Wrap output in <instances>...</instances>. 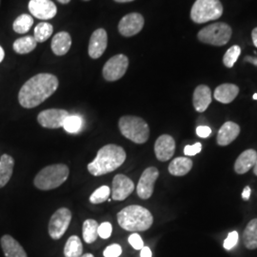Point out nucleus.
Listing matches in <instances>:
<instances>
[{
    "label": "nucleus",
    "mask_w": 257,
    "mask_h": 257,
    "mask_svg": "<svg viewBox=\"0 0 257 257\" xmlns=\"http://www.w3.org/2000/svg\"><path fill=\"white\" fill-rule=\"evenodd\" d=\"M58 85V79L54 74H37L21 87L19 104L25 109L36 108L55 93Z\"/></svg>",
    "instance_id": "obj_1"
},
{
    "label": "nucleus",
    "mask_w": 257,
    "mask_h": 257,
    "mask_svg": "<svg viewBox=\"0 0 257 257\" xmlns=\"http://www.w3.org/2000/svg\"><path fill=\"white\" fill-rule=\"evenodd\" d=\"M126 157L127 155L123 148L108 144L98 151L96 157L87 168L93 176H101L118 169L125 162Z\"/></svg>",
    "instance_id": "obj_2"
},
{
    "label": "nucleus",
    "mask_w": 257,
    "mask_h": 257,
    "mask_svg": "<svg viewBox=\"0 0 257 257\" xmlns=\"http://www.w3.org/2000/svg\"><path fill=\"white\" fill-rule=\"evenodd\" d=\"M120 227L128 231H144L152 227L154 217L144 207L132 205L124 208L117 214Z\"/></svg>",
    "instance_id": "obj_3"
},
{
    "label": "nucleus",
    "mask_w": 257,
    "mask_h": 257,
    "mask_svg": "<svg viewBox=\"0 0 257 257\" xmlns=\"http://www.w3.org/2000/svg\"><path fill=\"white\" fill-rule=\"evenodd\" d=\"M69 174L70 170L65 164L47 166L37 174L34 184L41 191L54 190L65 183Z\"/></svg>",
    "instance_id": "obj_4"
},
{
    "label": "nucleus",
    "mask_w": 257,
    "mask_h": 257,
    "mask_svg": "<svg viewBox=\"0 0 257 257\" xmlns=\"http://www.w3.org/2000/svg\"><path fill=\"white\" fill-rule=\"evenodd\" d=\"M118 127L124 138L137 144L147 142L150 137V128L147 122L138 116H122L118 121Z\"/></svg>",
    "instance_id": "obj_5"
},
{
    "label": "nucleus",
    "mask_w": 257,
    "mask_h": 257,
    "mask_svg": "<svg viewBox=\"0 0 257 257\" xmlns=\"http://www.w3.org/2000/svg\"><path fill=\"white\" fill-rule=\"evenodd\" d=\"M222 14L223 6L219 0H196L191 11V19L202 24L220 19Z\"/></svg>",
    "instance_id": "obj_6"
},
{
    "label": "nucleus",
    "mask_w": 257,
    "mask_h": 257,
    "mask_svg": "<svg viewBox=\"0 0 257 257\" xmlns=\"http://www.w3.org/2000/svg\"><path fill=\"white\" fill-rule=\"evenodd\" d=\"M231 33V28L228 24L218 22L203 28L197 37L203 43L213 46H224L230 41Z\"/></svg>",
    "instance_id": "obj_7"
},
{
    "label": "nucleus",
    "mask_w": 257,
    "mask_h": 257,
    "mask_svg": "<svg viewBox=\"0 0 257 257\" xmlns=\"http://www.w3.org/2000/svg\"><path fill=\"white\" fill-rule=\"evenodd\" d=\"M128 67V58L125 55H114L103 67L102 74L105 80L113 82L119 80L126 74Z\"/></svg>",
    "instance_id": "obj_8"
},
{
    "label": "nucleus",
    "mask_w": 257,
    "mask_h": 257,
    "mask_svg": "<svg viewBox=\"0 0 257 257\" xmlns=\"http://www.w3.org/2000/svg\"><path fill=\"white\" fill-rule=\"evenodd\" d=\"M72 220V211L67 208H60L52 215L49 222V234L55 240L60 239L68 230Z\"/></svg>",
    "instance_id": "obj_9"
},
{
    "label": "nucleus",
    "mask_w": 257,
    "mask_h": 257,
    "mask_svg": "<svg viewBox=\"0 0 257 257\" xmlns=\"http://www.w3.org/2000/svg\"><path fill=\"white\" fill-rule=\"evenodd\" d=\"M158 176L159 172L156 167H150L143 172L137 187V193L141 199H149L153 195Z\"/></svg>",
    "instance_id": "obj_10"
},
{
    "label": "nucleus",
    "mask_w": 257,
    "mask_h": 257,
    "mask_svg": "<svg viewBox=\"0 0 257 257\" xmlns=\"http://www.w3.org/2000/svg\"><path fill=\"white\" fill-rule=\"evenodd\" d=\"M70 115L67 110L61 109H49L42 110L38 116L37 121L40 126L47 128H59L63 127L65 120Z\"/></svg>",
    "instance_id": "obj_11"
},
{
    "label": "nucleus",
    "mask_w": 257,
    "mask_h": 257,
    "mask_svg": "<svg viewBox=\"0 0 257 257\" xmlns=\"http://www.w3.org/2000/svg\"><path fill=\"white\" fill-rule=\"evenodd\" d=\"M144 27V18L138 13L126 15L118 23L120 35L125 37H131L138 35Z\"/></svg>",
    "instance_id": "obj_12"
},
{
    "label": "nucleus",
    "mask_w": 257,
    "mask_h": 257,
    "mask_svg": "<svg viewBox=\"0 0 257 257\" xmlns=\"http://www.w3.org/2000/svg\"><path fill=\"white\" fill-rule=\"evenodd\" d=\"M135 190V184L131 178L124 175H117L113 177L111 186V196L115 201H123Z\"/></svg>",
    "instance_id": "obj_13"
},
{
    "label": "nucleus",
    "mask_w": 257,
    "mask_h": 257,
    "mask_svg": "<svg viewBox=\"0 0 257 257\" xmlns=\"http://www.w3.org/2000/svg\"><path fill=\"white\" fill-rule=\"evenodd\" d=\"M29 11L37 19L49 20L55 18L57 8L51 0H30Z\"/></svg>",
    "instance_id": "obj_14"
},
{
    "label": "nucleus",
    "mask_w": 257,
    "mask_h": 257,
    "mask_svg": "<svg viewBox=\"0 0 257 257\" xmlns=\"http://www.w3.org/2000/svg\"><path fill=\"white\" fill-rule=\"evenodd\" d=\"M108 45V35L104 29H97L92 33L90 38L88 53L92 59H97L101 56Z\"/></svg>",
    "instance_id": "obj_15"
},
{
    "label": "nucleus",
    "mask_w": 257,
    "mask_h": 257,
    "mask_svg": "<svg viewBox=\"0 0 257 257\" xmlns=\"http://www.w3.org/2000/svg\"><path fill=\"white\" fill-rule=\"evenodd\" d=\"M175 152V141L169 135H163L157 138L155 144V153L159 161L165 162L170 160Z\"/></svg>",
    "instance_id": "obj_16"
},
{
    "label": "nucleus",
    "mask_w": 257,
    "mask_h": 257,
    "mask_svg": "<svg viewBox=\"0 0 257 257\" xmlns=\"http://www.w3.org/2000/svg\"><path fill=\"white\" fill-rule=\"evenodd\" d=\"M193 107L198 112H204L211 103V89L206 85H199L193 92Z\"/></svg>",
    "instance_id": "obj_17"
},
{
    "label": "nucleus",
    "mask_w": 257,
    "mask_h": 257,
    "mask_svg": "<svg viewBox=\"0 0 257 257\" xmlns=\"http://www.w3.org/2000/svg\"><path fill=\"white\" fill-rule=\"evenodd\" d=\"M257 161V153L254 150H247L243 152L235 161L234 170L239 175L248 173L250 169H253Z\"/></svg>",
    "instance_id": "obj_18"
},
{
    "label": "nucleus",
    "mask_w": 257,
    "mask_h": 257,
    "mask_svg": "<svg viewBox=\"0 0 257 257\" xmlns=\"http://www.w3.org/2000/svg\"><path fill=\"white\" fill-rule=\"evenodd\" d=\"M1 248L6 257H28L27 253L19 242L11 235H3L0 240Z\"/></svg>",
    "instance_id": "obj_19"
},
{
    "label": "nucleus",
    "mask_w": 257,
    "mask_h": 257,
    "mask_svg": "<svg viewBox=\"0 0 257 257\" xmlns=\"http://www.w3.org/2000/svg\"><path fill=\"white\" fill-rule=\"evenodd\" d=\"M240 134V127L234 122H226L223 124L217 134V143L220 146L230 144Z\"/></svg>",
    "instance_id": "obj_20"
},
{
    "label": "nucleus",
    "mask_w": 257,
    "mask_h": 257,
    "mask_svg": "<svg viewBox=\"0 0 257 257\" xmlns=\"http://www.w3.org/2000/svg\"><path fill=\"white\" fill-rule=\"evenodd\" d=\"M72 46V37L67 32H59L52 39V50L56 55H65Z\"/></svg>",
    "instance_id": "obj_21"
},
{
    "label": "nucleus",
    "mask_w": 257,
    "mask_h": 257,
    "mask_svg": "<svg viewBox=\"0 0 257 257\" xmlns=\"http://www.w3.org/2000/svg\"><path fill=\"white\" fill-rule=\"evenodd\" d=\"M239 88L234 84H222L214 91V98L223 104H229L233 101L237 96Z\"/></svg>",
    "instance_id": "obj_22"
},
{
    "label": "nucleus",
    "mask_w": 257,
    "mask_h": 257,
    "mask_svg": "<svg viewBox=\"0 0 257 257\" xmlns=\"http://www.w3.org/2000/svg\"><path fill=\"white\" fill-rule=\"evenodd\" d=\"M15 167V160L12 156L4 154L0 157V189L9 182Z\"/></svg>",
    "instance_id": "obj_23"
},
{
    "label": "nucleus",
    "mask_w": 257,
    "mask_h": 257,
    "mask_svg": "<svg viewBox=\"0 0 257 257\" xmlns=\"http://www.w3.org/2000/svg\"><path fill=\"white\" fill-rule=\"evenodd\" d=\"M193 168V161L187 157H177L169 165V173L175 176L186 175Z\"/></svg>",
    "instance_id": "obj_24"
},
{
    "label": "nucleus",
    "mask_w": 257,
    "mask_h": 257,
    "mask_svg": "<svg viewBox=\"0 0 257 257\" xmlns=\"http://www.w3.org/2000/svg\"><path fill=\"white\" fill-rule=\"evenodd\" d=\"M37 46V40L35 37L27 36L20 37L14 42L13 49L19 55H26L33 52Z\"/></svg>",
    "instance_id": "obj_25"
},
{
    "label": "nucleus",
    "mask_w": 257,
    "mask_h": 257,
    "mask_svg": "<svg viewBox=\"0 0 257 257\" xmlns=\"http://www.w3.org/2000/svg\"><path fill=\"white\" fill-rule=\"evenodd\" d=\"M243 242L248 249L257 248V218L248 222L243 232Z\"/></svg>",
    "instance_id": "obj_26"
},
{
    "label": "nucleus",
    "mask_w": 257,
    "mask_h": 257,
    "mask_svg": "<svg viewBox=\"0 0 257 257\" xmlns=\"http://www.w3.org/2000/svg\"><path fill=\"white\" fill-rule=\"evenodd\" d=\"M82 242L80 238L76 235L69 237L65 244V257H80L82 255Z\"/></svg>",
    "instance_id": "obj_27"
},
{
    "label": "nucleus",
    "mask_w": 257,
    "mask_h": 257,
    "mask_svg": "<svg viewBox=\"0 0 257 257\" xmlns=\"http://www.w3.org/2000/svg\"><path fill=\"white\" fill-rule=\"evenodd\" d=\"M98 223L93 219H87L83 223V239L86 243L92 244L98 237Z\"/></svg>",
    "instance_id": "obj_28"
},
{
    "label": "nucleus",
    "mask_w": 257,
    "mask_h": 257,
    "mask_svg": "<svg viewBox=\"0 0 257 257\" xmlns=\"http://www.w3.org/2000/svg\"><path fill=\"white\" fill-rule=\"evenodd\" d=\"M33 24H34L33 17L27 15V14H23L15 20V22L13 24V29L16 33L23 35L30 31Z\"/></svg>",
    "instance_id": "obj_29"
},
{
    "label": "nucleus",
    "mask_w": 257,
    "mask_h": 257,
    "mask_svg": "<svg viewBox=\"0 0 257 257\" xmlns=\"http://www.w3.org/2000/svg\"><path fill=\"white\" fill-rule=\"evenodd\" d=\"M54 27L47 22H41L35 28V39L37 43H42L48 40L53 35Z\"/></svg>",
    "instance_id": "obj_30"
},
{
    "label": "nucleus",
    "mask_w": 257,
    "mask_h": 257,
    "mask_svg": "<svg viewBox=\"0 0 257 257\" xmlns=\"http://www.w3.org/2000/svg\"><path fill=\"white\" fill-rule=\"evenodd\" d=\"M82 118L80 116L70 114L65 120L63 128L70 134H76L82 128Z\"/></svg>",
    "instance_id": "obj_31"
},
{
    "label": "nucleus",
    "mask_w": 257,
    "mask_h": 257,
    "mask_svg": "<svg viewBox=\"0 0 257 257\" xmlns=\"http://www.w3.org/2000/svg\"><path fill=\"white\" fill-rule=\"evenodd\" d=\"M240 54H241V48L240 47L237 46V45L230 47V49L226 52V54L224 55V57H223L224 65L227 68H232L233 65L235 64V62L237 61Z\"/></svg>",
    "instance_id": "obj_32"
},
{
    "label": "nucleus",
    "mask_w": 257,
    "mask_h": 257,
    "mask_svg": "<svg viewBox=\"0 0 257 257\" xmlns=\"http://www.w3.org/2000/svg\"><path fill=\"white\" fill-rule=\"evenodd\" d=\"M110 190L108 186H102L95 190L90 196V202L92 204H100L108 200L110 196Z\"/></svg>",
    "instance_id": "obj_33"
},
{
    "label": "nucleus",
    "mask_w": 257,
    "mask_h": 257,
    "mask_svg": "<svg viewBox=\"0 0 257 257\" xmlns=\"http://www.w3.org/2000/svg\"><path fill=\"white\" fill-rule=\"evenodd\" d=\"M238 242V232L237 231H231L229 233L228 237L224 241V248L230 250L236 246Z\"/></svg>",
    "instance_id": "obj_34"
},
{
    "label": "nucleus",
    "mask_w": 257,
    "mask_h": 257,
    "mask_svg": "<svg viewBox=\"0 0 257 257\" xmlns=\"http://www.w3.org/2000/svg\"><path fill=\"white\" fill-rule=\"evenodd\" d=\"M122 253V248L118 244H112L105 248L103 255L104 257H119Z\"/></svg>",
    "instance_id": "obj_35"
},
{
    "label": "nucleus",
    "mask_w": 257,
    "mask_h": 257,
    "mask_svg": "<svg viewBox=\"0 0 257 257\" xmlns=\"http://www.w3.org/2000/svg\"><path fill=\"white\" fill-rule=\"evenodd\" d=\"M112 226L109 222H104L98 227V236L103 239H108L111 235Z\"/></svg>",
    "instance_id": "obj_36"
},
{
    "label": "nucleus",
    "mask_w": 257,
    "mask_h": 257,
    "mask_svg": "<svg viewBox=\"0 0 257 257\" xmlns=\"http://www.w3.org/2000/svg\"><path fill=\"white\" fill-rule=\"evenodd\" d=\"M128 243L135 249H141V248L144 247L143 240L141 238V236L137 232H134L133 234H131L128 236Z\"/></svg>",
    "instance_id": "obj_37"
},
{
    "label": "nucleus",
    "mask_w": 257,
    "mask_h": 257,
    "mask_svg": "<svg viewBox=\"0 0 257 257\" xmlns=\"http://www.w3.org/2000/svg\"><path fill=\"white\" fill-rule=\"evenodd\" d=\"M202 150V145L201 143L197 142L193 145H187L185 149H184V154L185 156H193L199 154Z\"/></svg>",
    "instance_id": "obj_38"
},
{
    "label": "nucleus",
    "mask_w": 257,
    "mask_h": 257,
    "mask_svg": "<svg viewBox=\"0 0 257 257\" xmlns=\"http://www.w3.org/2000/svg\"><path fill=\"white\" fill-rule=\"evenodd\" d=\"M211 130L208 126H199L196 128V135L201 138H209L211 136Z\"/></svg>",
    "instance_id": "obj_39"
},
{
    "label": "nucleus",
    "mask_w": 257,
    "mask_h": 257,
    "mask_svg": "<svg viewBox=\"0 0 257 257\" xmlns=\"http://www.w3.org/2000/svg\"><path fill=\"white\" fill-rule=\"evenodd\" d=\"M140 250H141L140 257H152V250L149 247L144 246Z\"/></svg>",
    "instance_id": "obj_40"
},
{
    "label": "nucleus",
    "mask_w": 257,
    "mask_h": 257,
    "mask_svg": "<svg viewBox=\"0 0 257 257\" xmlns=\"http://www.w3.org/2000/svg\"><path fill=\"white\" fill-rule=\"evenodd\" d=\"M250 193H251L250 188H249L248 186L245 187V189H244V191H243V193H242L243 199H244V200H248V198H249V196H250Z\"/></svg>",
    "instance_id": "obj_41"
},
{
    "label": "nucleus",
    "mask_w": 257,
    "mask_h": 257,
    "mask_svg": "<svg viewBox=\"0 0 257 257\" xmlns=\"http://www.w3.org/2000/svg\"><path fill=\"white\" fill-rule=\"evenodd\" d=\"M251 38H252V42H253L254 46L257 47V28H254V29L252 30Z\"/></svg>",
    "instance_id": "obj_42"
},
{
    "label": "nucleus",
    "mask_w": 257,
    "mask_h": 257,
    "mask_svg": "<svg viewBox=\"0 0 257 257\" xmlns=\"http://www.w3.org/2000/svg\"><path fill=\"white\" fill-rule=\"evenodd\" d=\"M245 60L257 66V57H250V56H247V57H245Z\"/></svg>",
    "instance_id": "obj_43"
},
{
    "label": "nucleus",
    "mask_w": 257,
    "mask_h": 257,
    "mask_svg": "<svg viewBox=\"0 0 257 257\" xmlns=\"http://www.w3.org/2000/svg\"><path fill=\"white\" fill-rule=\"evenodd\" d=\"M4 56H5V52H4V50L2 49V47L0 46V63H1L2 60L4 59Z\"/></svg>",
    "instance_id": "obj_44"
},
{
    "label": "nucleus",
    "mask_w": 257,
    "mask_h": 257,
    "mask_svg": "<svg viewBox=\"0 0 257 257\" xmlns=\"http://www.w3.org/2000/svg\"><path fill=\"white\" fill-rule=\"evenodd\" d=\"M115 2H118V3H128V2H132V1H135V0H114Z\"/></svg>",
    "instance_id": "obj_45"
},
{
    "label": "nucleus",
    "mask_w": 257,
    "mask_h": 257,
    "mask_svg": "<svg viewBox=\"0 0 257 257\" xmlns=\"http://www.w3.org/2000/svg\"><path fill=\"white\" fill-rule=\"evenodd\" d=\"M59 3H61V4H68V3H70V1L71 0H57Z\"/></svg>",
    "instance_id": "obj_46"
},
{
    "label": "nucleus",
    "mask_w": 257,
    "mask_h": 257,
    "mask_svg": "<svg viewBox=\"0 0 257 257\" xmlns=\"http://www.w3.org/2000/svg\"><path fill=\"white\" fill-rule=\"evenodd\" d=\"M80 257H94L92 255V253H85V254H83Z\"/></svg>",
    "instance_id": "obj_47"
},
{
    "label": "nucleus",
    "mask_w": 257,
    "mask_h": 257,
    "mask_svg": "<svg viewBox=\"0 0 257 257\" xmlns=\"http://www.w3.org/2000/svg\"><path fill=\"white\" fill-rule=\"evenodd\" d=\"M253 173H254V175H257V161L256 163H255V165H254V167H253Z\"/></svg>",
    "instance_id": "obj_48"
},
{
    "label": "nucleus",
    "mask_w": 257,
    "mask_h": 257,
    "mask_svg": "<svg viewBox=\"0 0 257 257\" xmlns=\"http://www.w3.org/2000/svg\"><path fill=\"white\" fill-rule=\"evenodd\" d=\"M252 97H253V99H255V100H257V93H254Z\"/></svg>",
    "instance_id": "obj_49"
},
{
    "label": "nucleus",
    "mask_w": 257,
    "mask_h": 257,
    "mask_svg": "<svg viewBox=\"0 0 257 257\" xmlns=\"http://www.w3.org/2000/svg\"><path fill=\"white\" fill-rule=\"evenodd\" d=\"M85 1H89V0H85Z\"/></svg>",
    "instance_id": "obj_50"
},
{
    "label": "nucleus",
    "mask_w": 257,
    "mask_h": 257,
    "mask_svg": "<svg viewBox=\"0 0 257 257\" xmlns=\"http://www.w3.org/2000/svg\"><path fill=\"white\" fill-rule=\"evenodd\" d=\"M0 3H1V0H0Z\"/></svg>",
    "instance_id": "obj_51"
}]
</instances>
